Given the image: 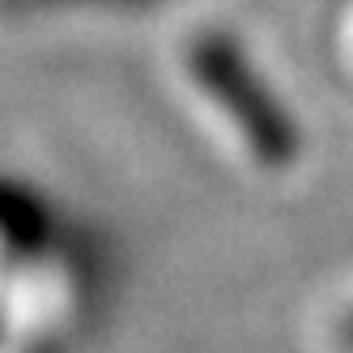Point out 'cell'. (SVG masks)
<instances>
[{
  "label": "cell",
  "instance_id": "cell-1",
  "mask_svg": "<svg viewBox=\"0 0 353 353\" xmlns=\"http://www.w3.org/2000/svg\"><path fill=\"white\" fill-rule=\"evenodd\" d=\"M170 64L196 115L239 166L260 179H290L302 166V119L239 30L225 21H192L174 39Z\"/></svg>",
  "mask_w": 353,
  "mask_h": 353
},
{
  "label": "cell",
  "instance_id": "cell-2",
  "mask_svg": "<svg viewBox=\"0 0 353 353\" xmlns=\"http://www.w3.org/2000/svg\"><path fill=\"white\" fill-rule=\"evenodd\" d=\"M336 332H341V345L353 353V298L345 302V311H341V327H336Z\"/></svg>",
  "mask_w": 353,
  "mask_h": 353
},
{
  "label": "cell",
  "instance_id": "cell-3",
  "mask_svg": "<svg viewBox=\"0 0 353 353\" xmlns=\"http://www.w3.org/2000/svg\"><path fill=\"white\" fill-rule=\"evenodd\" d=\"M341 56H345V64H349V72H353V13H349V21H345V34H341Z\"/></svg>",
  "mask_w": 353,
  "mask_h": 353
},
{
  "label": "cell",
  "instance_id": "cell-4",
  "mask_svg": "<svg viewBox=\"0 0 353 353\" xmlns=\"http://www.w3.org/2000/svg\"><path fill=\"white\" fill-rule=\"evenodd\" d=\"M9 251H13V247H9L5 239H0V294H5V272H9Z\"/></svg>",
  "mask_w": 353,
  "mask_h": 353
},
{
  "label": "cell",
  "instance_id": "cell-5",
  "mask_svg": "<svg viewBox=\"0 0 353 353\" xmlns=\"http://www.w3.org/2000/svg\"><path fill=\"white\" fill-rule=\"evenodd\" d=\"M111 5H123V0H111Z\"/></svg>",
  "mask_w": 353,
  "mask_h": 353
}]
</instances>
